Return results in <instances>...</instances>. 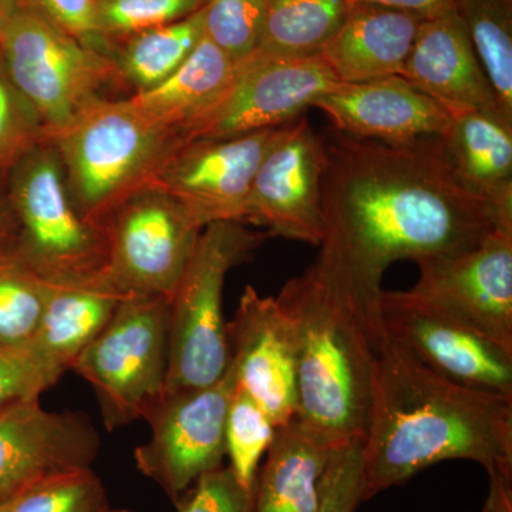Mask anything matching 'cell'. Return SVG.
<instances>
[{"instance_id": "obj_1", "label": "cell", "mask_w": 512, "mask_h": 512, "mask_svg": "<svg viewBox=\"0 0 512 512\" xmlns=\"http://www.w3.org/2000/svg\"><path fill=\"white\" fill-rule=\"evenodd\" d=\"M512 232L457 177L440 137L387 144L349 136L326 144L316 264L380 326L384 272Z\"/></svg>"}, {"instance_id": "obj_2", "label": "cell", "mask_w": 512, "mask_h": 512, "mask_svg": "<svg viewBox=\"0 0 512 512\" xmlns=\"http://www.w3.org/2000/svg\"><path fill=\"white\" fill-rule=\"evenodd\" d=\"M448 460L512 478V396L441 376L382 330L363 440V501Z\"/></svg>"}, {"instance_id": "obj_3", "label": "cell", "mask_w": 512, "mask_h": 512, "mask_svg": "<svg viewBox=\"0 0 512 512\" xmlns=\"http://www.w3.org/2000/svg\"><path fill=\"white\" fill-rule=\"evenodd\" d=\"M275 298L295 336L296 417L333 447L365 440L382 328L316 262Z\"/></svg>"}, {"instance_id": "obj_4", "label": "cell", "mask_w": 512, "mask_h": 512, "mask_svg": "<svg viewBox=\"0 0 512 512\" xmlns=\"http://www.w3.org/2000/svg\"><path fill=\"white\" fill-rule=\"evenodd\" d=\"M84 220L101 228L124 201L150 187L183 134L140 109L131 97L99 99L47 134Z\"/></svg>"}, {"instance_id": "obj_5", "label": "cell", "mask_w": 512, "mask_h": 512, "mask_svg": "<svg viewBox=\"0 0 512 512\" xmlns=\"http://www.w3.org/2000/svg\"><path fill=\"white\" fill-rule=\"evenodd\" d=\"M269 237L239 222L207 225L170 299V339L164 396L201 389L227 373L225 278Z\"/></svg>"}, {"instance_id": "obj_6", "label": "cell", "mask_w": 512, "mask_h": 512, "mask_svg": "<svg viewBox=\"0 0 512 512\" xmlns=\"http://www.w3.org/2000/svg\"><path fill=\"white\" fill-rule=\"evenodd\" d=\"M0 59L35 107L46 136L107 97L110 87L124 86L113 57L57 28L28 0L0 19Z\"/></svg>"}, {"instance_id": "obj_7", "label": "cell", "mask_w": 512, "mask_h": 512, "mask_svg": "<svg viewBox=\"0 0 512 512\" xmlns=\"http://www.w3.org/2000/svg\"><path fill=\"white\" fill-rule=\"evenodd\" d=\"M16 220L15 251L47 284L80 281L106 268L103 229L74 207L62 161L45 140L6 175Z\"/></svg>"}, {"instance_id": "obj_8", "label": "cell", "mask_w": 512, "mask_h": 512, "mask_svg": "<svg viewBox=\"0 0 512 512\" xmlns=\"http://www.w3.org/2000/svg\"><path fill=\"white\" fill-rule=\"evenodd\" d=\"M170 299L127 296L113 318L74 360L92 386L107 430H119L154 412L167 384Z\"/></svg>"}, {"instance_id": "obj_9", "label": "cell", "mask_w": 512, "mask_h": 512, "mask_svg": "<svg viewBox=\"0 0 512 512\" xmlns=\"http://www.w3.org/2000/svg\"><path fill=\"white\" fill-rule=\"evenodd\" d=\"M101 229L111 284L124 295L171 299L204 228L150 185L111 212Z\"/></svg>"}, {"instance_id": "obj_10", "label": "cell", "mask_w": 512, "mask_h": 512, "mask_svg": "<svg viewBox=\"0 0 512 512\" xmlns=\"http://www.w3.org/2000/svg\"><path fill=\"white\" fill-rule=\"evenodd\" d=\"M319 55L274 57L255 50L210 106L183 128L184 140L244 136L285 126L339 86Z\"/></svg>"}, {"instance_id": "obj_11", "label": "cell", "mask_w": 512, "mask_h": 512, "mask_svg": "<svg viewBox=\"0 0 512 512\" xmlns=\"http://www.w3.org/2000/svg\"><path fill=\"white\" fill-rule=\"evenodd\" d=\"M237 386L234 370L201 389L164 396L147 417L150 439L134 451L137 470L178 500L207 471L227 456L225 421Z\"/></svg>"}, {"instance_id": "obj_12", "label": "cell", "mask_w": 512, "mask_h": 512, "mask_svg": "<svg viewBox=\"0 0 512 512\" xmlns=\"http://www.w3.org/2000/svg\"><path fill=\"white\" fill-rule=\"evenodd\" d=\"M281 128L184 141L151 185L170 195L202 228L215 222L247 224L256 171Z\"/></svg>"}, {"instance_id": "obj_13", "label": "cell", "mask_w": 512, "mask_h": 512, "mask_svg": "<svg viewBox=\"0 0 512 512\" xmlns=\"http://www.w3.org/2000/svg\"><path fill=\"white\" fill-rule=\"evenodd\" d=\"M410 295L512 352V232L477 247L417 262Z\"/></svg>"}, {"instance_id": "obj_14", "label": "cell", "mask_w": 512, "mask_h": 512, "mask_svg": "<svg viewBox=\"0 0 512 512\" xmlns=\"http://www.w3.org/2000/svg\"><path fill=\"white\" fill-rule=\"evenodd\" d=\"M380 326L420 362L453 382L512 396V352L407 291H383Z\"/></svg>"}, {"instance_id": "obj_15", "label": "cell", "mask_w": 512, "mask_h": 512, "mask_svg": "<svg viewBox=\"0 0 512 512\" xmlns=\"http://www.w3.org/2000/svg\"><path fill=\"white\" fill-rule=\"evenodd\" d=\"M326 144L305 117L282 126L266 151L248 202L247 224L269 235L320 245Z\"/></svg>"}, {"instance_id": "obj_16", "label": "cell", "mask_w": 512, "mask_h": 512, "mask_svg": "<svg viewBox=\"0 0 512 512\" xmlns=\"http://www.w3.org/2000/svg\"><path fill=\"white\" fill-rule=\"evenodd\" d=\"M100 436L82 412H50L40 397L0 412V503L46 478L92 468Z\"/></svg>"}, {"instance_id": "obj_17", "label": "cell", "mask_w": 512, "mask_h": 512, "mask_svg": "<svg viewBox=\"0 0 512 512\" xmlns=\"http://www.w3.org/2000/svg\"><path fill=\"white\" fill-rule=\"evenodd\" d=\"M229 366L276 429L298 412L296 345L291 322L275 296L247 286L227 322Z\"/></svg>"}, {"instance_id": "obj_18", "label": "cell", "mask_w": 512, "mask_h": 512, "mask_svg": "<svg viewBox=\"0 0 512 512\" xmlns=\"http://www.w3.org/2000/svg\"><path fill=\"white\" fill-rule=\"evenodd\" d=\"M312 107L322 110L345 136L410 144L443 136L454 113L400 76L340 83Z\"/></svg>"}, {"instance_id": "obj_19", "label": "cell", "mask_w": 512, "mask_h": 512, "mask_svg": "<svg viewBox=\"0 0 512 512\" xmlns=\"http://www.w3.org/2000/svg\"><path fill=\"white\" fill-rule=\"evenodd\" d=\"M400 77L454 114L484 111L507 119L457 10L423 19Z\"/></svg>"}, {"instance_id": "obj_20", "label": "cell", "mask_w": 512, "mask_h": 512, "mask_svg": "<svg viewBox=\"0 0 512 512\" xmlns=\"http://www.w3.org/2000/svg\"><path fill=\"white\" fill-rule=\"evenodd\" d=\"M127 296L111 284L104 271L80 281L49 284L29 353L50 386L72 369L74 360L110 322Z\"/></svg>"}, {"instance_id": "obj_21", "label": "cell", "mask_w": 512, "mask_h": 512, "mask_svg": "<svg viewBox=\"0 0 512 512\" xmlns=\"http://www.w3.org/2000/svg\"><path fill=\"white\" fill-rule=\"evenodd\" d=\"M423 19L416 13L355 3L320 50V59L339 83L400 76Z\"/></svg>"}, {"instance_id": "obj_22", "label": "cell", "mask_w": 512, "mask_h": 512, "mask_svg": "<svg viewBox=\"0 0 512 512\" xmlns=\"http://www.w3.org/2000/svg\"><path fill=\"white\" fill-rule=\"evenodd\" d=\"M440 140L461 183L512 227V123L484 111H463L454 114Z\"/></svg>"}, {"instance_id": "obj_23", "label": "cell", "mask_w": 512, "mask_h": 512, "mask_svg": "<svg viewBox=\"0 0 512 512\" xmlns=\"http://www.w3.org/2000/svg\"><path fill=\"white\" fill-rule=\"evenodd\" d=\"M333 448L299 417L276 429L256 478L254 512L318 511L319 480Z\"/></svg>"}, {"instance_id": "obj_24", "label": "cell", "mask_w": 512, "mask_h": 512, "mask_svg": "<svg viewBox=\"0 0 512 512\" xmlns=\"http://www.w3.org/2000/svg\"><path fill=\"white\" fill-rule=\"evenodd\" d=\"M237 63L202 36L194 52L168 79L130 97L148 116L183 134V128L227 87Z\"/></svg>"}, {"instance_id": "obj_25", "label": "cell", "mask_w": 512, "mask_h": 512, "mask_svg": "<svg viewBox=\"0 0 512 512\" xmlns=\"http://www.w3.org/2000/svg\"><path fill=\"white\" fill-rule=\"evenodd\" d=\"M202 36L201 8L178 22L127 37L114 47L113 53L121 82L134 93L153 89L188 59Z\"/></svg>"}, {"instance_id": "obj_26", "label": "cell", "mask_w": 512, "mask_h": 512, "mask_svg": "<svg viewBox=\"0 0 512 512\" xmlns=\"http://www.w3.org/2000/svg\"><path fill=\"white\" fill-rule=\"evenodd\" d=\"M349 6V0H268L256 50L274 57L319 55Z\"/></svg>"}, {"instance_id": "obj_27", "label": "cell", "mask_w": 512, "mask_h": 512, "mask_svg": "<svg viewBox=\"0 0 512 512\" xmlns=\"http://www.w3.org/2000/svg\"><path fill=\"white\" fill-rule=\"evenodd\" d=\"M495 97L512 120V0H454Z\"/></svg>"}, {"instance_id": "obj_28", "label": "cell", "mask_w": 512, "mask_h": 512, "mask_svg": "<svg viewBox=\"0 0 512 512\" xmlns=\"http://www.w3.org/2000/svg\"><path fill=\"white\" fill-rule=\"evenodd\" d=\"M49 284L15 248L0 252V348L29 352Z\"/></svg>"}, {"instance_id": "obj_29", "label": "cell", "mask_w": 512, "mask_h": 512, "mask_svg": "<svg viewBox=\"0 0 512 512\" xmlns=\"http://www.w3.org/2000/svg\"><path fill=\"white\" fill-rule=\"evenodd\" d=\"M275 433L271 417L237 384L225 421V448L229 467L249 491H255L259 463Z\"/></svg>"}, {"instance_id": "obj_30", "label": "cell", "mask_w": 512, "mask_h": 512, "mask_svg": "<svg viewBox=\"0 0 512 512\" xmlns=\"http://www.w3.org/2000/svg\"><path fill=\"white\" fill-rule=\"evenodd\" d=\"M106 488L92 468L39 481L13 500L9 512H109Z\"/></svg>"}, {"instance_id": "obj_31", "label": "cell", "mask_w": 512, "mask_h": 512, "mask_svg": "<svg viewBox=\"0 0 512 512\" xmlns=\"http://www.w3.org/2000/svg\"><path fill=\"white\" fill-rule=\"evenodd\" d=\"M207 0H97L101 37L113 49L127 37L188 18Z\"/></svg>"}, {"instance_id": "obj_32", "label": "cell", "mask_w": 512, "mask_h": 512, "mask_svg": "<svg viewBox=\"0 0 512 512\" xmlns=\"http://www.w3.org/2000/svg\"><path fill=\"white\" fill-rule=\"evenodd\" d=\"M268 0H207L202 6L204 36L241 62L258 49Z\"/></svg>"}, {"instance_id": "obj_33", "label": "cell", "mask_w": 512, "mask_h": 512, "mask_svg": "<svg viewBox=\"0 0 512 512\" xmlns=\"http://www.w3.org/2000/svg\"><path fill=\"white\" fill-rule=\"evenodd\" d=\"M45 140L39 114L10 79L0 59V177L6 178L20 158Z\"/></svg>"}, {"instance_id": "obj_34", "label": "cell", "mask_w": 512, "mask_h": 512, "mask_svg": "<svg viewBox=\"0 0 512 512\" xmlns=\"http://www.w3.org/2000/svg\"><path fill=\"white\" fill-rule=\"evenodd\" d=\"M363 439L333 448L319 480L316 512H355L363 503Z\"/></svg>"}, {"instance_id": "obj_35", "label": "cell", "mask_w": 512, "mask_h": 512, "mask_svg": "<svg viewBox=\"0 0 512 512\" xmlns=\"http://www.w3.org/2000/svg\"><path fill=\"white\" fill-rule=\"evenodd\" d=\"M178 512H254L255 491L241 483L231 467H218L197 478L177 501Z\"/></svg>"}, {"instance_id": "obj_36", "label": "cell", "mask_w": 512, "mask_h": 512, "mask_svg": "<svg viewBox=\"0 0 512 512\" xmlns=\"http://www.w3.org/2000/svg\"><path fill=\"white\" fill-rule=\"evenodd\" d=\"M57 28L69 33L83 45L113 57V49L101 37L97 26V0H28Z\"/></svg>"}, {"instance_id": "obj_37", "label": "cell", "mask_w": 512, "mask_h": 512, "mask_svg": "<svg viewBox=\"0 0 512 512\" xmlns=\"http://www.w3.org/2000/svg\"><path fill=\"white\" fill-rule=\"evenodd\" d=\"M50 387L29 352L0 348V412L20 400L40 397Z\"/></svg>"}, {"instance_id": "obj_38", "label": "cell", "mask_w": 512, "mask_h": 512, "mask_svg": "<svg viewBox=\"0 0 512 512\" xmlns=\"http://www.w3.org/2000/svg\"><path fill=\"white\" fill-rule=\"evenodd\" d=\"M350 5L382 6V8L402 10V12L416 13L424 19L441 15L448 10L456 9L454 0H349Z\"/></svg>"}, {"instance_id": "obj_39", "label": "cell", "mask_w": 512, "mask_h": 512, "mask_svg": "<svg viewBox=\"0 0 512 512\" xmlns=\"http://www.w3.org/2000/svg\"><path fill=\"white\" fill-rule=\"evenodd\" d=\"M490 488L480 512H512V478L491 474Z\"/></svg>"}, {"instance_id": "obj_40", "label": "cell", "mask_w": 512, "mask_h": 512, "mask_svg": "<svg viewBox=\"0 0 512 512\" xmlns=\"http://www.w3.org/2000/svg\"><path fill=\"white\" fill-rule=\"evenodd\" d=\"M16 220L10 204L6 178L0 177V252L15 248Z\"/></svg>"}, {"instance_id": "obj_41", "label": "cell", "mask_w": 512, "mask_h": 512, "mask_svg": "<svg viewBox=\"0 0 512 512\" xmlns=\"http://www.w3.org/2000/svg\"><path fill=\"white\" fill-rule=\"evenodd\" d=\"M18 2L19 0H0V19L5 18Z\"/></svg>"}, {"instance_id": "obj_42", "label": "cell", "mask_w": 512, "mask_h": 512, "mask_svg": "<svg viewBox=\"0 0 512 512\" xmlns=\"http://www.w3.org/2000/svg\"><path fill=\"white\" fill-rule=\"evenodd\" d=\"M16 497H18V495H16ZM15 498H12V500L9 501H5V503H0V512H9L10 507H12L13 500H15Z\"/></svg>"}]
</instances>
